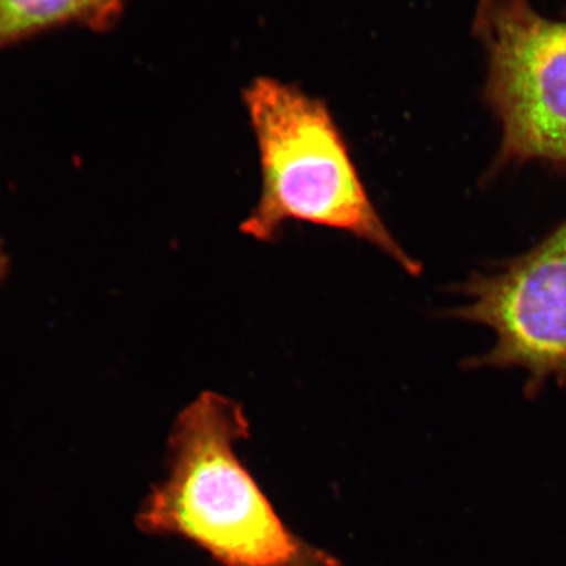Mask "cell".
Returning <instances> with one entry per match:
<instances>
[{
  "mask_svg": "<svg viewBox=\"0 0 566 566\" xmlns=\"http://www.w3.org/2000/svg\"><path fill=\"white\" fill-rule=\"evenodd\" d=\"M249 438L243 406L200 394L167 447V476L137 515L151 535L177 536L222 566H342L293 534L234 452Z\"/></svg>",
  "mask_w": 566,
  "mask_h": 566,
  "instance_id": "cell-1",
  "label": "cell"
},
{
  "mask_svg": "<svg viewBox=\"0 0 566 566\" xmlns=\"http://www.w3.org/2000/svg\"><path fill=\"white\" fill-rule=\"evenodd\" d=\"M9 253H7L6 245H3L2 240H0V286H2V283L6 282L7 274H9Z\"/></svg>",
  "mask_w": 566,
  "mask_h": 566,
  "instance_id": "cell-6",
  "label": "cell"
},
{
  "mask_svg": "<svg viewBox=\"0 0 566 566\" xmlns=\"http://www.w3.org/2000/svg\"><path fill=\"white\" fill-rule=\"evenodd\" d=\"M449 315L494 333L490 352L465 368H520L534 398L549 381L566 387V219L531 251L472 274Z\"/></svg>",
  "mask_w": 566,
  "mask_h": 566,
  "instance_id": "cell-4",
  "label": "cell"
},
{
  "mask_svg": "<svg viewBox=\"0 0 566 566\" xmlns=\"http://www.w3.org/2000/svg\"><path fill=\"white\" fill-rule=\"evenodd\" d=\"M243 96L259 145L262 193L241 233L268 243L285 223H312L374 245L408 274L422 273L376 210L326 103L273 77L253 81Z\"/></svg>",
  "mask_w": 566,
  "mask_h": 566,
  "instance_id": "cell-2",
  "label": "cell"
},
{
  "mask_svg": "<svg viewBox=\"0 0 566 566\" xmlns=\"http://www.w3.org/2000/svg\"><path fill=\"white\" fill-rule=\"evenodd\" d=\"M472 33L486 55L483 102L501 126L488 180L532 163L566 174V17L531 0H479Z\"/></svg>",
  "mask_w": 566,
  "mask_h": 566,
  "instance_id": "cell-3",
  "label": "cell"
},
{
  "mask_svg": "<svg viewBox=\"0 0 566 566\" xmlns=\"http://www.w3.org/2000/svg\"><path fill=\"white\" fill-rule=\"evenodd\" d=\"M129 0H0V50L55 29L107 32L117 25Z\"/></svg>",
  "mask_w": 566,
  "mask_h": 566,
  "instance_id": "cell-5",
  "label": "cell"
}]
</instances>
